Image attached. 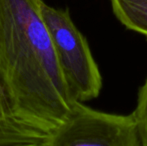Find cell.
<instances>
[{"mask_svg":"<svg viewBox=\"0 0 147 146\" xmlns=\"http://www.w3.org/2000/svg\"><path fill=\"white\" fill-rule=\"evenodd\" d=\"M43 0H0V84L13 114L49 135L74 101L42 16Z\"/></svg>","mask_w":147,"mask_h":146,"instance_id":"6da1fadb","label":"cell"},{"mask_svg":"<svg viewBox=\"0 0 147 146\" xmlns=\"http://www.w3.org/2000/svg\"><path fill=\"white\" fill-rule=\"evenodd\" d=\"M41 16L71 98L81 103L97 98L102 90V76L87 39L74 24L69 9L43 2Z\"/></svg>","mask_w":147,"mask_h":146,"instance_id":"7a4b0ae2","label":"cell"},{"mask_svg":"<svg viewBox=\"0 0 147 146\" xmlns=\"http://www.w3.org/2000/svg\"><path fill=\"white\" fill-rule=\"evenodd\" d=\"M47 146H140L132 113L115 114L74 102Z\"/></svg>","mask_w":147,"mask_h":146,"instance_id":"3957f363","label":"cell"},{"mask_svg":"<svg viewBox=\"0 0 147 146\" xmlns=\"http://www.w3.org/2000/svg\"><path fill=\"white\" fill-rule=\"evenodd\" d=\"M48 138L13 114L0 84V146H47Z\"/></svg>","mask_w":147,"mask_h":146,"instance_id":"277c9868","label":"cell"},{"mask_svg":"<svg viewBox=\"0 0 147 146\" xmlns=\"http://www.w3.org/2000/svg\"><path fill=\"white\" fill-rule=\"evenodd\" d=\"M118 21L147 39V0H110Z\"/></svg>","mask_w":147,"mask_h":146,"instance_id":"5b68a950","label":"cell"},{"mask_svg":"<svg viewBox=\"0 0 147 146\" xmlns=\"http://www.w3.org/2000/svg\"><path fill=\"white\" fill-rule=\"evenodd\" d=\"M140 146H147V76L137 94L136 107L132 112Z\"/></svg>","mask_w":147,"mask_h":146,"instance_id":"8992f818","label":"cell"}]
</instances>
